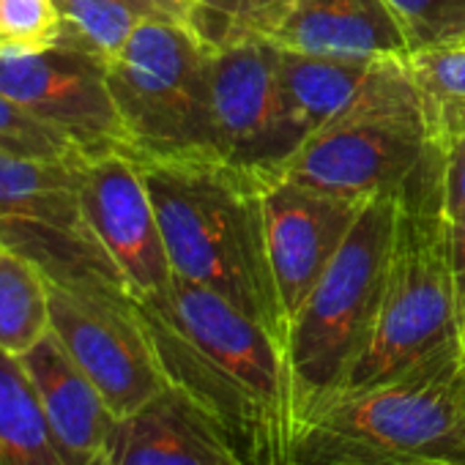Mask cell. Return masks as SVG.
I'll list each match as a JSON object with an SVG mask.
<instances>
[{
	"instance_id": "cell-1",
	"label": "cell",
	"mask_w": 465,
	"mask_h": 465,
	"mask_svg": "<svg viewBox=\"0 0 465 465\" xmlns=\"http://www.w3.org/2000/svg\"><path fill=\"white\" fill-rule=\"evenodd\" d=\"M134 310L164 378L211 411L244 465H291L299 413L288 351L258 321L178 277Z\"/></svg>"
},
{
	"instance_id": "cell-2",
	"label": "cell",
	"mask_w": 465,
	"mask_h": 465,
	"mask_svg": "<svg viewBox=\"0 0 465 465\" xmlns=\"http://www.w3.org/2000/svg\"><path fill=\"white\" fill-rule=\"evenodd\" d=\"M137 164L173 277L211 288L288 351V318L266 239L263 192L269 178L213 153L137 159Z\"/></svg>"
},
{
	"instance_id": "cell-3",
	"label": "cell",
	"mask_w": 465,
	"mask_h": 465,
	"mask_svg": "<svg viewBox=\"0 0 465 465\" xmlns=\"http://www.w3.org/2000/svg\"><path fill=\"white\" fill-rule=\"evenodd\" d=\"M457 340L460 312L443 197V162L440 151L430 145L419 167L397 189L383 302L367 348L337 391L394 381L457 348Z\"/></svg>"
},
{
	"instance_id": "cell-4",
	"label": "cell",
	"mask_w": 465,
	"mask_h": 465,
	"mask_svg": "<svg viewBox=\"0 0 465 465\" xmlns=\"http://www.w3.org/2000/svg\"><path fill=\"white\" fill-rule=\"evenodd\" d=\"M291 465H465L457 348L394 381L331 394L302 421Z\"/></svg>"
},
{
	"instance_id": "cell-5",
	"label": "cell",
	"mask_w": 465,
	"mask_h": 465,
	"mask_svg": "<svg viewBox=\"0 0 465 465\" xmlns=\"http://www.w3.org/2000/svg\"><path fill=\"white\" fill-rule=\"evenodd\" d=\"M394 213L397 192L364 203L340 252L291 323L288 367L299 427L342 386L370 342L386 288Z\"/></svg>"
},
{
	"instance_id": "cell-6",
	"label": "cell",
	"mask_w": 465,
	"mask_h": 465,
	"mask_svg": "<svg viewBox=\"0 0 465 465\" xmlns=\"http://www.w3.org/2000/svg\"><path fill=\"white\" fill-rule=\"evenodd\" d=\"M211 58L213 53L183 23L148 20L107 66L134 159L213 153Z\"/></svg>"
},
{
	"instance_id": "cell-7",
	"label": "cell",
	"mask_w": 465,
	"mask_h": 465,
	"mask_svg": "<svg viewBox=\"0 0 465 465\" xmlns=\"http://www.w3.org/2000/svg\"><path fill=\"white\" fill-rule=\"evenodd\" d=\"M85 162H36L0 153V244L36 263L50 282L129 296L80 203Z\"/></svg>"
},
{
	"instance_id": "cell-8",
	"label": "cell",
	"mask_w": 465,
	"mask_h": 465,
	"mask_svg": "<svg viewBox=\"0 0 465 465\" xmlns=\"http://www.w3.org/2000/svg\"><path fill=\"white\" fill-rule=\"evenodd\" d=\"M47 291L50 331L118 419L170 386L129 296L50 280Z\"/></svg>"
},
{
	"instance_id": "cell-9",
	"label": "cell",
	"mask_w": 465,
	"mask_h": 465,
	"mask_svg": "<svg viewBox=\"0 0 465 465\" xmlns=\"http://www.w3.org/2000/svg\"><path fill=\"white\" fill-rule=\"evenodd\" d=\"M211 145L230 164L274 178L307 140L288 102L277 47L247 42L211 58Z\"/></svg>"
},
{
	"instance_id": "cell-10",
	"label": "cell",
	"mask_w": 465,
	"mask_h": 465,
	"mask_svg": "<svg viewBox=\"0 0 465 465\" xmlns=\"http://www.w3.org/2000/svg\"><path fill=\"white\" fill-rule=\"evenodd\" d=\"M0 94L69 140L85 159L132 156L107 66L80 47L58 42L39 53H0Z\"/></svg>"
},
{
	"instance_id": "cell-11",
	"label": "cell",
	"mask_w": 465,
	"mask_h": 465,
	"mask_svg": "<svg viewBox=\"0 0 465 465\" xmlns=\"http://www.w3.org/2000/svg\"><path fill=\"white\" fill-rule=\"evenodd\" d=\"M427 148V132L419 118H356L307 134L280 175L334 197L372 200L397 192Z\"/></svg>"
},
{
	"instance_id": "cell-12",
	"label": "cell",
	"mask_w": 465,
	"mask_h": 465,
	"mask_svg": "<svg viewBox=\"0 0 465 465\" xmlns=\"http://www.w3.org/2000/svg\"><path fill=\"white\" fill-rule=\"evenodd\" d=\"M80 203L132 302L156 296L173 282L156 211L134 156L88 159L80 170Z\"/></svg>"
},
{
	"instance_id": "cell-13",
	"label": "cell",
	"mask_w": 465,
	"mask_h": 465,
	"mask_svg": "<svg viewBox=\"0 0 465 465\" xmlns=\"http://www.w3.org/2000/svg\"><path fill=\"white\" fill-rule=\"evenodd\" d=\"M367 200H345L307 189L282 175L266 181L269 261L288 318V331L312 288L340 252Z\"/></svg>"
},
{
	"instance_id": "cell-14",
	"label": "cell",
	"mask_w": 465,
	"mask_h": 465,
	"mask_svg": "<svg viewBox=\"0 0 465 465\" xmlns=\"http://www.w3.org/2000/svg\"><path fill=\"white\" fill-rule=\"evenodd\" d=\"M277 61L288 102L310 134L372 115L421 121L405 58H323L277 47Z\"/></svg>"
},
{
	"instance_id": "cell-15",
	"label": "cell",
	"mask_w": 465,
	"mask_h": 465,
	"mask_svg": "<svg viewBox=\"0 0 465 465\" xmlns=\"http://www.w3.org/2000/svg\"><path fill=\"white\" fill-rule=\"evenodd\" d=\"M107 465H244V460L211 411L170 383L118 419Z\"/></svg>"
},
{
	"instance_id": "cell-16",
	"label": "cell",
	"mask_w": 465,
	"mask_h": 465,
	"mask_svg": "<svg viewBox=\"0 0 465 465\" xmlns=\"http://www.w3.org/2000/svg\"><path fill=\"white\" fill-rule=\"evenodd\" d=\"M66 465H107L118 416L53 331L20 356Z\"/></svg>"
},
{
	"instance_id": "cell-17",
	"label": "cell",
	"mask_w": 465,
	"mask_h": 465,
	"mask_svg": "<svg viewBox=\"0 0 465 465\" xmlns=\"http://www.w3.org/2000/svg\"><path fill=\"white\" fill-rule=\"evenodd\" d=\"M269 45L323 58H408L383 0H293Z\"/></svg>"
},
{
	"instance_id": "cell-18",
	"label": "cell",
	"mask_w": 465,
	"mask_h": 465,
	"mask_svg": "<svg viewBox=\"0 0 465 465\" xmlns=\"http://www.w3.org/2000/svg\"><path fill=\"white\" fill-rule=\"evenodd\" d=\"M0 465H66L20 356L0 348Z\"/></svg>"
},
{
	"instance_id": "cell-19",
	"label": "cell",
	"mask_w": 465,
	"mask_h": 465,
	"mask_svg": "<svg viewBox=\"0 0 465 465\" xmlns=\"http://www.w3.org/2000/svg\"><path fill=\"white\" fill-rule=\"evenodd\" d=\"M427 143L438 151L465 134V42L405 58Z\"/></svg>"
},
{
	"instance_id": "cell-20",
	"label": "cell",
	"mask_w": 465,
	"mask_h": 465,
	"mask_svg": "<svg viewBox=\"0 0 465 465\" xmlns=\"http://www.w3.org/2000/svg\"><path fill=\"white\" fill-rule=\"evenodd\" d=\"M64 36L61 42L85 50L110 66L134 31L148 20H170L148 0H55Z\"/></svg>"
},
{
	"instance_id": "cell-21",
	"label": "cell",
	"mask_w": 465,
	"mask_h": 465,
	"mask_svg": "<svg viewBox=\"0 0 465 465\" xmlns=\"http://www.w3.org/2000/svg\"><path fill=\"white\" fill-rule=\"evenodd\" d=\"M50 331L45 272L0 244V348L23 356Z\"/></svg>"
},
{
	"instance_id": "cell-22",
	"label": "cell",
	"mask_w": 465,
	"mask_h": 465,
	"mask_svg": "<svg viewBox=\"0 0 465 465\" xmlns=\"http://www.w3.org/2000/svg\"><path fill=\"white\" fill-rule=\"evenodd\" d=\"M293 0H194L186 28L211 50L247 42H269L282 25Z\"/></svg>"
},
{
	"instance_id": "cell-23",
	"label": "cell",
	"mask_w": 465,
	"mask_h": 465,
	"mask_svg": "<svg viewBox=\"0 0 465 465\" xmlns=\"http://www.w3.org/2000/svg\"><path fill=\"white\" fill-rule=\"evenodd\" d=\"M400 25L408 55L465 42V0H383Z\"/></svg>"
},
{
	"instance_id": "cell-24",
	"label": "cell",
	"mask_w": 465,
	"mask_h": 465,
	"mask_svg": "<svg viewBox=\"0 0 465 465\" xmlns=\"http://www.w3.org/2000/svg\"><path fill=\"white\" fill-rule=\"evenodd\" d=\"M0 153L36 162H85L69 140L47 129L6 94H0Z\"/></svg>"
},
{
	"instance_id": "cell-25",
	"label": "cell",
	"mask_w": 465,
	"mask_h": 465,
	"mask_svg": "<svg viewBox=\"0 0 465 465\" xmlns=\"http://www.w3.org/2000/svg\"><path fill=\"white\" fill-rule=\"evenodd\" d=\"M61 36L55 0H0V53H39Z\"/></svg>"
},
{
	"instance_id": "cell-26",
	"label": "cell",
	"mask_w": 465,
	"mask_h": 465,
	"mask_svg": "<svg viewBox=\"0 0 465 465\" xmlns=\"http://www.w3.org/2000/svg\"><path fill=\"white\" fill-rule=\"evenodd\" d=\"M443 162V197L446 213L454 216L465 211V134L440 151Z\"/></svg>"
},
{
	"instance_id": "cell-27",
	"label": "cell",
	"mask_w": 465,
	"mask_h": 465,
	"mask_svg": "<svg viewBox=\"0 0 465 465\" xmlns=\"http://www.w3.org/2000/svg\"><path fill=\"white\" fill-rule=\"evenodd\" d=\"M449 239H451V272L457 291L460 329L465 326V211L449 216Z\"/></svg>"
},
{
	"instance_id": "cell-28",
	"label": "cell",
	"mask_w": 465,
	"mask_h": 465,
	"mask_svg": "<svg viewBox=\"0 0 465 465\" xmlns=\"http://www.w3.org/2000/svg\"><path fill=\"white\" fill-rule=\"evenodd\" d=\"M148 4H153L164 17H170V20L186 25L189 12H192V6H194V0H148Z\"/></svg>"
},
{
	"instance_id": "cell-29",
	"label": "cell",
	"mask_w": 465,
	"mask_h": 465,
	"mask_svg": "<svg viewBox=\"0 0 465 465\" xmlns=\"http://www.w3.org/2000/svg\"><path fill=\"white\" fill-rule=\"evenodd\" d=\"M457 370H460V381L465 386V326L460 329V340H457Z\"/></svg>"
}]
</instances>
